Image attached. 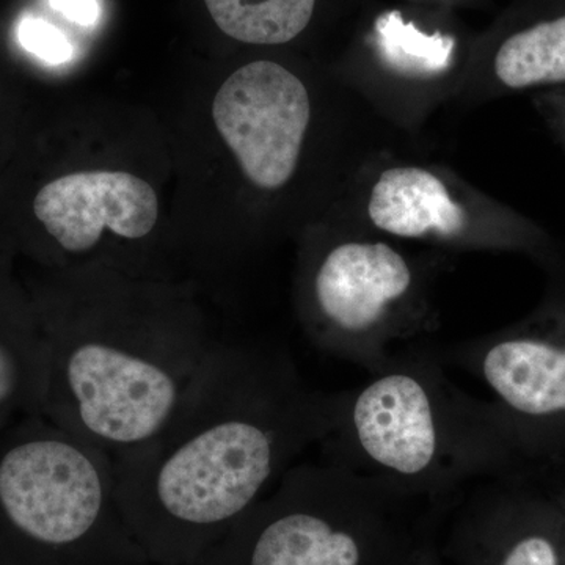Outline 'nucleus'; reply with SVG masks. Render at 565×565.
Wrapping results in <instances>:
<instances>
[{
	"label": "nucleus",
	"mask_w": 565,
	"mask_h": 565,
	"mask_svg": "<svg viewBox=\"0 0 565 565\" xmlns=\"http://www.w3.org/2000/svg\"><path fill=\"white\" fill-rule=\"evenodd\" d=\"M333 419L288 352L215 344L166 426L114 457L126 525L152 564L202 565Z\"/></svg>",
	"instance_id": "1"
},
{
	"label": "nucleus",
	"mask_w": 565,
	"mask_h": 565,
	"mask_svg": "<svg viewBox=\"0 0 565 565\" xmlns=\"http://www.w3.org/2000/svg\"><path fill=\"white\" fill-rule=\"evenodd\" d=\"M321 456L448 505L475 482L526 463L487 399L446 374L440 353L396 351L364 384L334 393Z\"/></svg>",
	"instance_id": "2"
},
{
	"label": "nucleus",
	"mask_w": 565,
	"mask_h": 565,
	"mask_svg": "<svg viewBox=\"0 0 565 565\" xmlns=\"http://www.w3.org/2000/svg\"><path fill=\"white\" fill-rule=\"evenodd\" d=\"M217 341L191 313L84 310L44 343V414L114 457L172 418Z\"/></svg>",
	"instance_id": "3"
},
{
	"label": "nucleus",
	"mask_w": 565,
	"mask_h": 565,
	"mask_svg": "<svg viewBox=\"0 0 565 565\" xmlns=\"http://www.w3.org/2000/svg\"><path fill=\"white\" fill-rule=\"evenodd\" d=\"M448 511L326 457L300 460L202 565H408Z\"/></svg>",
	"instance_id": "4"
},
{
	"label": "nucleus",
	"mask_w": 565,
	"mask_h": 565,
	"mask_svg": "<svg viewBox=\"0 0 565 565\" xmlns=\"http://www.w3.org/2000/svg\"><path fill=\"white\" fill-rule=\"evenodd\" d=\"M0 565H154L121 514L114 459L52 423L3 441Z\"/></svg>",
	"instance_id": "5"
},
{
	"label": "nucleus",
	"mask_w": 565,
	"mask_h": 565,
	"mask_svg": "<svg viewBox=\"0 0 565 565\" xmlns=\"http://www.w3.org/2000/svg\"><path fill=\"white\" fill-rule=\"evenodd\" d=\"M444 359L484 384L523 462L565 468V299Z\"/></svg>",
	"instance_id": "6"
},
{
	"label": "nucleus",
	"mask_w": 565,
	"mask_h": 565,
	"mask_svg": "<svg viewBox=\"0 0 565 565\" xmlns=\"http://www.w3.org/2000/svg\"><path fill=\"white\" fill-rule=\"evenodd\" d=\"M415 281L414 267L392 245H334L311 274V340L327 355L377 373L396 352L393 344L418 332L405 315Z\"/></svg>",
	"instance_id": "7"
},
{
	"label": "nucleus",
	"mask_w": 565,
	"mask_h": 565,
	"mask_svg": "<svg viewBox=\"0 0 565 565\" xmlns=\"http://www.w3.org/2000/svg\"><path fill=\"white\" fill-rule=\"evenodd\" d=\"M455 565H563L565 468L519 463L468 487L445 516Z\"/></svg>",
	"instance_id": "8"
},
{
	"label": "nucleus",
	"mask_w": 565,
	"mask_h": 565,
	"mask_svg": "<svg viewBox=\"0 0 565 565\" xmlns=\"http://www.w3.org/2000/svg\"><path fill=\"white\" fill-rule=\"evenodd\" d=\"M212 117L253 184L275 191L291 180L311 117L310 95L291 71L248 63L222 85Z\"/></svg>",
	"instance_id": "9"
},
{
	"label": "nucleus",
	"mask_w": 565,
	"mask_h": 565,
	"mask_svg": "<svg viewBox=\"0 0 565 565\" xmlns=\"http://www.w3.org/2000/svg\"><path fill=\"white\" fill-rule=\"evenodd\" d=\"M36 218L71 255L95 250L106 230L140 241L154 230L158 195L148 182L125 172H82L50 182L33 202Z\"/></svg>",
	"instance_id": "10"
},
{
	"label": "nucleus",
	"mask_w": 565,
	"mask_h": 565,
	"mask_svg": "<svg viewBox=\"0 0 565 565\" xmlns=\"http://www.w3.org/2000/svg\"><path fill=\"white\" fill-rule=\"evenodd\" d=\"M367 215L375 228L407 239H456L468 225L444 182L418 167L386 170L371 192Z\"/></svg>",
	"instance_id": "11"
},
{
	"label": "nucleus",
	"mask_w": 565,
	"mask_h": 565,
	"mask_svg": "<svg viewBox=\"0 0 565 565\" xmlns=\"http://www.w3.org/2000/svg\"><path fill=\"white\" fill-rule=\"evenodd\" d=\"M493 71L511 90L565 85V10L511 33L494 54Z\"/></svg>",
	"instance_id": "12"
},
{
	"label": "nucleus",
	"mask_w": 565,
	"mask_h": 565,
	"mask_svg": "<svg viewBox=\"0 0 565 565\" xmlns=\"http://www.w3.org/2000/svg\"><path fill=\"white\" fill-rule=\"evenodd\" d=\"M212 20L234 40L282 44L296 39L313 17L316 0H204Z\"/></svg>",
	"instance_id": "13"
},
{
	"label": "nucleus",
	"mask_w": 565,
	"mask_h": 565,
	"mask_svg": "<svg viewBox=\"0 0 565 565\" xmlns=\"http://www.w3.org/2000/svg\"><path fill=\"white\" fill-rule=\"evenodd\" d=\"M375 44L382 61L408 77L438 76L449 68L455 52L451 36L427 35L407 24L399 11H388L375 22Z\"/></svg>",
	"instance_id": "14"
},
{
	"label": "nucleus",
	"mask_w": 565,
	"mask_h": 565,
	"mask_svg": "<svg viewBox=\"0 0 565 565\" xmlns=\"http://www.w3.org/2000/svg\"><path fill=\"white\" fill-rule=\"evenodd\" d=\"M44 373L43 344H18L0 337V418L18 404L41 407Z\"/></svg>",
	"instance_id": "15"
},
{
	"label": "nucleus",
	"mask_w": 565,
	"mask_h": 565,
	"mask_svg": "<svg viewBox=\"0 0 565 565\" xmlns=\"http://www.w3.org/2000/svg\"><path fill=\"white\" fill-rule=\"evenodd\" d=\"M20 41L25 51L52 65L73 57V47L66 36L55 25L39 18H28L21 22Z\"/></svg>",
	"instance_id": "16"
},
{
	"label": "nucleus",
	"mask_w": 565,
	"mask_h": 565,
	"mask_svg": "<svg viewBox=\"0 0 565 565\" xmlns=\"http://www.w3.org/2000/svg\"><path fill=\"white\" fill-rule=\"evenodd\" d=\"M52 9L62 13L66 20L79 25H93L99 20L98 2L96 0H50Z\"/></svg>",
	"instance_id": "17"
},
{
	"label": "nucleus",
	"mask_w": 565,
	"mask_h": 565,
	"mask_svg": "<svg viewBox=\"0 0 565 565\" xmlns=\"http://www.w3.org/2000/svg\"><path fill=\"white\" fill-rule=\"evenodd\" d=\"M408 565H445L444 556L438 548L437 537L430 539L422 548L412 557Z\"/></svg>",
	"instance_id": "18"
},
{
	"label": "nucleus",
	"mask_w": 565,
	"mask_h": 565,
	"mask_svg": "<svg viewBox=\"0 0 565 565\" xmlns=\"http://www.w3.org/2000/svg\"><path fill=\"white\" fill-rule=\"evenodd\" d=\"M553 111H555L556 122L559 125L561 134H563L565 140V96L556 103V106L553 107Z\"/></svg>",
	"instance_id": "19"
},
{
	"label": "nucleus",
	"mask_w": 565,
	"mask_h": 565,
	"mask_svg": "<svg viewBox=\"0 0 565 565\" xmlns=\"http://www.w3.org/2000/svg\"><path fill=\"white\" fill-rule=\"evenodd\" d=\"M563 565H565V553H564V559H563Z\"/></svg>",
	"instance_id": "20"
}]
</instances>
